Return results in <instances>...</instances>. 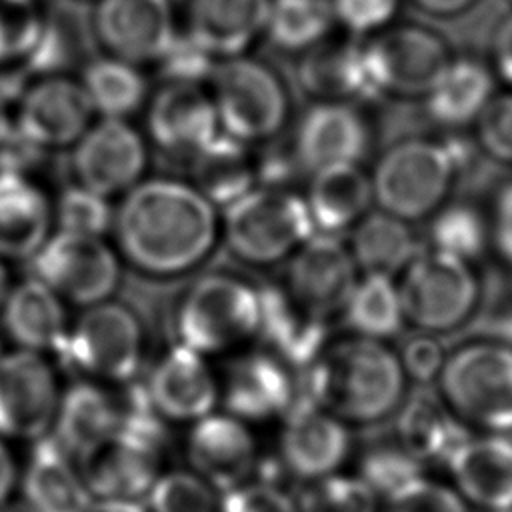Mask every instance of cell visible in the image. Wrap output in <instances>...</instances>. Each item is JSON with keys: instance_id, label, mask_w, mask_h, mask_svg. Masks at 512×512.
<instances>
[{"instance_id": "6da1fadb", "label": "cell", "mask_w": 512, "mask_h": 512, "mask_svg": "<svg viewBox=\"0 0 512 512\" xmlns=\"http://www.w3.org/2000/svg\"><path fill=\"white\" fill-rule=\"evenodd\" d=\"M112 228L130 264L168 276L206 258L218 236V216L192 184L154 178L126 190Z\"/></svg>"}, {"instance_id": "7a4b0ae2", "label": "cell", "mask_w": 512, "mask_h": 512, "mask_svg": "<svg viewBox=\"0 0 512 512\" xmlns=\"http://www.w3.org/2000/svg\"><path fill=\"white\" fill-rule=\"evenodd\" d=\"M302 376L300 396L358 428L390 420L410 384L398 352L388 342L356 334L328 342Z\"/></svg>"}, {"instance_id": "3957f363", "label": "cell", "mask_w": 512, "mask_h": 512, "mask_svg": "<svg viewBox=\"0 0 512 512\" xmlns=\"http://www.w3.org/2000/svg\"><path fill=\"white\" fill-rule=\"evenodd\" d=\"M144 388L124 402L120 428L78 456L80 474L96 500H138L164 472V428Z\"/></svg>"}, {"instance_id": "277c9868", "label": "cell", "mask_w": 512, "mask_h": 512, "mask_svg": "<svg viewBox=\"0 0 512 512\" xmlns=\"http://www.w3.org/2000/svg\"><path fill=\"white\" fill-rule=\"evenodd\" d=\"M436 392L468 428L512 432V348L498 338H474L446 354Z\"/></svg>"}, {"instance_id": "5b68a950", "label": "cell", "mask_w": 512, "mask_h": 512, "mask_svg": "<svg viewBox=\"0 0 512 512\" xmlns=\"http://www.w3.org/2000/svg\"><path fill=\"white\" fill-rule=\"evenodd\" d=\"M460 170L446 138L398 140L370 172L374 204L406 222L430 218L448 202Z\"/></svg>"}, {"instance_id": "8992f818", "label": "cell", "mask_w": 512, "mask_h": 512, "mask_svg": "<svg viewBox=\"0 0 512 512\" xmlns=\"http://www.w3.org/2000/svg\"><path fill=\"white\" fill-rule=\"evenodd\" d=\"M396 282L406 324L424 334L458 330L482 300V282L472 262L432 248L418 252Z\"/></svg>"}, {"instance_id": "52a82bcc", "label": "cell", "mask_w": 512, "mask_h": 512, "mask_svg": "<svg viewBox=\"0 0 512 512\" xmlns=\"http://www.w3.org/2000/svg\"><path fill=\"white\" fill-rule=\"evenodd\" d=\"M224 238L230 250L252 264L288 260L316 234L304 196L286 186H254L224 208Z\"/></svg>"}, {"instance_id": "ba28073f", "label": "cell", "mask_w": 512, "mask_h": 512, "mask_svg": "<svg viewBox=\"0 0 512 512\" xmlns=\"http://www.w3.org/2000/svg\"><path fill=\"white\" fill-rule=\"evenodd\" d=\"M210 82L220 132L250 144L270 140L284 128L290 112L288 88L264 62L242 54L222 58Z\"/></svg>"}, {"instance_id": "9c48e42d", "label": "cell", "mask_w": 512, "mask_h": 512, "mask_svg": "<svg viewBox=\"0 0 512 512\" xmlns=\"http://www.w3.org/2000/svg\"><path fill=\"white\" fill-rule=\"evenodd\" d=\"M260 300L250 284L212 274L196 282L178 310L180 344L204 354L232 348L258 330Z\"/></svg>"}, {"instance_id": "30bf717a", "label": "cell", "mask_w": 512, "mask_h": 512, "mask_svg": "<svg viewBox=\"0 0 512 512\" xmlns=\"http://www.w3.org/2000/svg\"><path fill=\"white\" fill-rule=\"evenodd\" d=\"M362 40L380 96L422 98L454 56L444 34L408 20Z\"/></svg>"}, {"instance_id": "8fae6325", "label": "cell", "mask_w": 512, "mask_h": 512, "mask_svg": "<svg viewBox=\"0 0 512 512\" xmlns=\"http://www.w3.org/2000/svg\"><path fill=\"white\" fill-rule=\"evenodd\" d=\"M58 354L94 380L126 382L142 360V330L128 308L104 300L86 306Z\"/></svg>"}, {"instance_id": "7c38bea8", "label": "cell", "mask_w": 512, "mask_h": 512, "mask_svg": "<svg viewBox=\"0 0 512 512\" xmlns=\"http://www.w3.org/2000/svg\"><path fill=\"white\" fill-rule=\"evenodd\" d=\"M32 262L34 278L62 300L80 306L104 302L120 276L118 258L100 236L58 230L48 236Z\"/></svg>"}, {"instance_id": "4fadbf2b", "label": "cell", "mask_w": 512, "mask_h": 512, "mask_svg": "<svg viewBox=\"0 0 512 512\" xmlns=\"http://www.w3.org/2000/svg\"><path fill=\"white\" fill-rule=\"evenodd\" d=\"M60 388L50 362L32 350L6 352L0 360V436L38 440L54 424Z\"/></svg>"}, {"instance_id": "5bb4252c", "label": "cell", "mask_w": 512, "mask_h": 512, "mask_svg": "<svg viewBox=\"0 0 512 512\" xmlns=\"http://www.w3.org/2000/svg\"><path fill=\"white\" fill-rule=\"evenodd\" d=\"M352 446L350 426L316 402L298 394L286 410L280 462L292 476L312 482L336 474L350 458Z\"/></svg>"}, {"instance_id": "9a60e30c", "label": "cell", "mask_w": 512, "mask_h": 512, "mask_svg": "<svg viewBox=\"0 0 512 512\" xmlns=\"http://www.w3.org/2000/svg\"><path fill=\"white\" fill-rule=\"evenodd\" d=\"M72 146L76 184L106 198L138 184L146 166L144 140L124 118H100Z\"/></svg>"}, {"instance_id": "2e32d148", "label": "cell", "mask_w": 512, "mask_h": 512, "mask_svg": "<svg viewBox=\"0 0 512 512\" xmlns=\"http://www.w3.org/2000/svg\"><path fill=\"white\" fill-rule=\"evenodd\" d=\"M370 140V124L356 104L316 100L298 120L292 158L308 174L336 164H360Z\"/></svg>"}, {"instance_id": "e0dca14e", "label": "cell", "mask_w": 512, "mask_h": 512, "mask_svg": "<svg viewBox=\"0 0 512 512\" xmlns=\"http://www.w3.org/2000/svg\"><path fill=\"white\" fill-rule=\"evenodd\" d=\"M96 42L130 64L158 60L176 36L172 0H96Z\"/></svg>"}, {"instance_id": "ac0fdd59", "label": "cell", "mask_w": 512, "mask_h": 512, "mask_svg": "<svg viewBox=\"0 0 512 512\" xmlns=\"http://www.w3.org/2000/svg\"><path fill=\"white\" fill-rule=\"evenodd\" d=\"M348 246L330 234H312L286 266L284 290L306 310L328 318L338 314L358 278Z\"/></svg>"}, {"instance_id": "d6986e66", "label": "cell", "mask_w": 512, "mask_h": 512, "mask_svg": "<svg viewBox=\"0 0 512 512\" xmlns=\"http://www.w3.org/2000/svg\"><path fill=\"white\" fill-rule=\"evenodd\" d=\"M186 458L190 470L218 492H226L250 480L258 462V444L248 422L228 412H210L192 422Z\"/></svg>"}, {"instance_id": "ffe728a7", "label": "cell", "mask_w": 512, "mask_h": 512, "mask_svg": "<svg viewBox=\"0 0 512 512\" xmlns=\"http://www.w3.org/2000/svg\"><path fill=\"white\" fill-rule=\"evenodd\" d=\"M92 114L80 82L68 76H42L22 92L14 126L50 150L74 144L92 124Z\"/></svg>"}, {"instance_id": "44dd1931", "label": "cell", "mask_w": 512, "mask_h": 512, "mask_svg": "<svg viewBox=\"0 0 512 512\" xmlns=\"http://www.w3.org/2000/svg\"><path fill=\"white\" fill-rule=\"evenodd\" d=\"M144 394L162 420L196 422L214 412L220 384L200 352L178 344L158 360Z\"/></svg>"}, {"instance_id": "7402d4cb", "label": "cell", "mask_w": 512, "mask_h": 512, "mask_svg": "<svg viewBox=\"0 0 512 512\" xmlns=\"http://www.w3.org/2000/svg\"><path fill=\"white\" fill-rule=\"evenodd\" d=\"M452 488L480 512L512 508V438L506 434H468L444 464Z\"/></svg>"}, {"instance_id": "603a6c76", "label": "cell", "mask_w": 512, "mask_h": 512, "mask_svg": "<svg viewBox=\"0 0 512 512\" xmlns=\"http://www.w3.org/2000/svg\"><path fill=\"white\" fill-rule=\"evenodd\" d=\"M292 372L266 350L236 358L220 386L226 412L244 422L284 416L298 396Z\"/></svg>"}, {"instance_id": "cb8c5ba5", "label": "cell", "mask_w": 512, "mask_h": 512, "mask_svg": "<svg viewBox=\"0 0 512 512\" xmlns=\"http://www.w3.org/2000/svg\"><path fill=\"white\" fill-rule=\"evenodd\" d=\"M260 318L256 336L266 352L290 370H306L328 346L326 318L300 306L286 290L268 286L258 290Z\"/></svg>"}, {"instance_id": "d4e9b609", "label": "cell", "mask_w": 512, "mask_h": 512, "mask_svg": "<svg viewBox=\"0 0 512 512\" xmlns=\"http://www.w3.org/2000/svg\"><path fill=\"white\" fill-rule=\"evenodd\" d=\"M302 88L316 100L368 102L380 98L362 38H326L302 54L298 64Z\"/></svg>"}, {"instance_id": "484cf974", "label": "cell", "mask_w": 512, "mask_h": 512, "mask_svg": "<svg viewBox=\"0 0 512 512\" xmlns=\"http://www.w3.org/2000/svg\"><path fill=\"white\" fill-rule=\"evenodd\" d=\"M146 124L162 150L188 156L220 132L210 94L184 82H168L154 94Z\"/></svg>"}, {"instance_id": "4316f807", "label": "cell", "mask_w": 512, "mask_h": 512, "mask_svg": "<svg viewBox=\"0 0 512 512\" xmlns=\"http://www.w3.org/2000/svg\"><path fill=\"white\" fill-rule=\"evenodd\" d=\"M394 434L400 444L426 468L444 466L470 434L468 426L444 404L436 390L416 386L396 410Z\"/></svg>"}, {"instance_id": "83f0119b", "label": "cell", "mask_w": 512, "mask_h": 512, "mask_svg": "<svg viewBox=\"0 0 512 512\" xmlns=\"http://www.w3.org/2000/svg\"><path fill=\"white\" fill-rule=\"evenodd\" d=\"M272 0H188L186 34L214 58L242 54L264 34Z\"/></svg>"}, {"instance_id": "f1b7e54d", "label": "cell", "mask_w": 512, "mask_h": 512, "mask_svg": "<svg viewBox=\"0 0 512 512\" xmlns=\"http://www.w3.org/2000/svg\"><path fill=\"white\" fill-rule=\"evenodd\" d=\"M496 94L490 64L476 56H452L422 96L426 114L442 128L458 130L474 124Z\"/></svg>"}, {"instance_id": "f546056e", "label": "cell", "mask_w": 512, "mask_h": 512, "mask_svg": "<svg viewBox=\"0 0 512 512\" xmlns=\"http://www.w3.org/2000/svg\"><path fill=\"white\" fill-rule=\"evenodd\" d=\"M310 176L304 200L316 232L338 236L372 210L370 172L360 164H336Z\"/></svg>"}, {"instance_id": "4dcf8cb0", "label": "cell", "mask_w": 512, "mask_h": 512, "mask_svg": "<svg viewBox=\"0 0 512 512\" xmlns=\"http://www.w3.org/2000/svg\"><path fill=\"white\" fill-rule=\"evenodd\" d=\"M22 488L24 502L34 512H86L94 500L80 468L58 440L50 436L36 440L24 470Z\"/></svg>"}, {"instance_id": "1f68e13d", "label": "cell", "mask_w": 512, "mask_h": 512, "mask_svg": "<svg viewBox=\"0 0 512 512\" xmlns=\"http://www.w3.org/2000/svg\"><path fill=\"white\" fill-rule=\"evenodd\" d=\"M124 420V402L96 382H76L60 394L54 438L70 456H82L108 436Z\"/></svg>"}, {"instance_id": "d6a6232c", "label": "cell", "mask_w": 512, "mask_h": 512, "mask_svg": "<svg viewBox=\"0 0 512 512\" xmlns=\"http://www.w3.org/2000/svg\"><path fill=\"white\" fill-rule=\"evenodd\" d=\"M6 334L22 350L60 352L68 326L62 298L38 278L10 286L2 306Z\"/></svg>"}, {"instance_id": "836d02e7", "label": "cell", "mask_w": 512, "mask_h": 512, "mask_svg": "<svg viewBox=\"0 0 512 512\" xmlns=\"http://www.w3.org/2000/svg\"><path fill=\"white\" fill-rule=\"evenodd\" d=\"M52 218L48 198L28 176L0 172V260L34 258Z\"/></svg>"}, {"instance_id": "e575fe53", "label": "cell", "mask_w": 512, "mask_h": 512, "mask_svg": "<svg viewBox=\"0 0 512 512\" xmlns=\"http://www.w3.org/2000/svg\"><path fill=\"white\" fill-rule=\"evenodd\" d=\"M96 44L90 16L72 4L50 6L42 12L40 34L24 60V68L40 76H64L96 58Z\"/></svg>"}, {"instance_id": "d590c367", "label": "cell", "mask_w": 512, "mask_h": 512, "mask_svg": "<svg viewBox=\"0 0 512 512\" xmlns=\"http://www.w3.org/2000/svg\"><path fill=\"white\" fill-rule=\"evenodd\" d=\"M398 216L380 208L366 212L348 232V252L360 274H400L420 252L418 238L410 226Z\"/></svg>"}, {"instance_id": "8d00e7d4", "label": "cell", "mask_w": 512, "mask_h": 512, "mask_svg": "<svg viewBox=\"0 0 512 512\" xmlns=\"http://www.w3.org/2000/svg\"><path fill=\"white\" fill-rule=\"evenodd\" d=\"M194 188L212 206H230L256 186V166L244 142L218 132L190 156Z\"/></svg>"}, {"instance_id": "74e56055", "label": "cell", "mask_w": 512, "mask_h": 512, "mask_svg": "<svg viewBox=\"0 0 512 512\" xmlns=\"http://www.w3.org/2000/svg\"><path fill=\"white\" fill-rule=\"evenodd\" d=\"M340 312L350 334L372 340L388 342L406 326L398 282L386 274H358Z\"/></svg>"}, {"instance_id": "f35d334b", "label": "cell", "mask_w": 512, "mask_h": 512, "mask_svg": "<svg viewBox=\"0 0 512 512\" xmlns=\"http://www.w3.org/2000/svg\"><path fill=\"white\" fill-rule=\"evenodd\" d=\"M80 84L102 118H126L140 108L146 96L144 76L134 64L114 56L92 58L82 68Z\"/></svg>"}, {"instance_id": "ab89813d", "label": "cell", "mask_w": 512, "mask_h": 512, "mask_svg": "<svg viewBox=\"0 0 512 512\" xmlns=\"http://www.w3.org/2000/svg\"><path fill=\"white\" fill-rule=\"evenodd\" d=\"M330 0H272L264 34L284 52L304 54L334 30Z\"/></svg>"}, {"instance_id": "60d3db41", "label": "cell", "mask_w": 512, "mask_h": 512, "mask_svg": "<svg viewBox=\"0 0 512 512\" xmlns=\"http://www.w3.org/2000/svg\"><path fill=\"white\" fill-rule=\"evenodd\" d=\"M356 448V476H360L380 500L408 482L424 476V466L390 434H370Z\"/></svg>"}, {"instance_id": "b9f144b4", "label": "cell", "mask_w": 512, "mask_h": 512, "mask_svg": "<svg viewBox=\"0 0 512 512\" xmlns=\"http://www.w3.org/2000/svg\"><path fill=\"white\" fill-rule=\"evenodd\" d=\"M428 220L432 250L474 264L490 248L488 218L468 202H446Z\"/></svg>"}, {"instance_id": "7bdbcfd3", "label": "cell", "mask_w": 512, "mask_h": 512, "mask_svg": "<svg viewBox=\"0 0 512 512\" xmlns=\"http://www.w3.org/2000/svg\"><path fill=\"white\" fill-rule=\"evenodd\" d=\"M298 512H378L380 496L356 474H330L306 482Z\"/></svg>"}, {"instance_id": "ee69618b", "label": "cell", "mask_w": 512, "mask_h": 512, "mask_svg": "<svg viewBox=\"0 0 512 512\" xmlns=\"http://www.w3.org/2000/svg\"><path fill=\"white\" fill-rule=\"evenodd\" d=\"M144 498L148 512H218L220 492L194 470H164Z\"/></svg>"}, {"instance_id": "f6af8a7d", "label": "cell", "mask_w": 512, "mask_h": 512, "mask_svg": "<svg viewBox=\"0 0 512 512\" xmlns=\"http://www.w3.org/2000/svg\"><path fill=\"white\" fill-rule=\"evenodd\" d=\"M52 216L56 218L58 230L62 232L102 238L104 232L112 226L114 210L106 202V196L74 184L62 190Z\"/></svg>"}, {"instance_id": "bcb514c9", "label": "cell", "mask_w": 512, "mask_h": 512, "mask_svg": "<svg viewBox=\"0 0 512 512\" xmlns=\"http://www.w3.org/2000/svg\"><path fill=\"white\" fill-rule=\"evenodd\" d=\"M42 26L36 2L0 0V64L24 58L34 48Z\"/></svg>"}, {"instance_id": "7dc6e473", "label": "cell", "mask_w": 512, "mask_h": 512, "mask_svg": "<svg viewBox=\"0 0 512 512\" xmlns=\"http://www.w3.org/2000/svg\"><path fill=\"white\" fill-rule=\"evenodd\" d=\"M378 512H470L452 486L420 476L380 500Z\"/></svg>"}, {"instance_id": "c3c4849f", "label": "cell", "mask_w": 512, "mask_h": 512, "mask_svg": "<svg viewBox=\"0 0 512 512\" xmlns=\"http://www.w3.org/2000/svg\"><path fill=\"white\" fill-rule=\"evenodd\" d=\"M476 126V146L498 164L512 166V90L494 94Z\"/></svg>"}, {"instance_id": "681fc988", "label": "cell", "mask_w": 512, "mask_h": 512, "mask_svg": "<svg viewBox=\"0 0 512 512\" xmlns=\"http://www.w3.org/2000/svg\"><path fill=\"white\" fill-rule=\"evenodd\" d=\"M402 0H330L336 26L348 36L368 38L396 22Z\"/></svg>"}, {"instance_id": "f907efd6", "label": "cell", "mask_w": 512, "mask_h": 512, "mask_svg": "<svg viewBox=\"0 0 512 512\" xmlns=\"http://www.w3.org/2000/svg\"><path fill=\"white\" fill-rule=\"evenodd\" d=\"M216 60L218 58L194 42L186 32H176L166 52L158 58L162 74L168 78V82L184 84H200L202 80H210Z\"/></svg>"}, {"instance_id": "816d5d0a", "label": "cell", "mask_w": 512, "mask_h": 512, "mask_svg": "<svg viewBox=\"0 0 512 512\" xmlns=\"http://www.w3.org/2000/svg\"><path fill=\"white\" fill-rule=\"evenodd\" d=\"M218 512H298V502L272 482L246 480L220 492Z\"/></svg>"}, {"instance_id": "f5cc1de1", "label": "cell", "mask_w": 512, "mask_h": 512, "mask_svg": "<svg viewBox=\"0 0 512 512\" xmlns=\"http://www.w3.org/2000/svg\"><path fill=\"white\" fill-rule=\"evenodd\" d=\"M396 352L408 382H414L416 386L436 384V378L448 354L440 344L438 336L424 334V332H416Z\"/></svg>"}, {"instance_id": "db71d44e", "label": "cell", "mask_w": 512, "mask_h": 512, "mask_svg": "<svg viewBox=\"0 0 512 512\" xmlns=\"http://www.w3.org/2000/svg\"><path fill=\"white\" fill-rule=\"evenodd\" d=\"M490 246L494 252L512 266V180L498 188L488 216Z\"/></svg>"}, {"instance_id": "11a10c76", "label": "cell", "mask_w": 512, "mask_h": 512, "mask_svg": "<svg viewBox=\"0 0 512 512\" xmlns=\"http://www.w3.org/2000/svg\"><path fill=\"white\" fill-rule=\"evenodd\" d=\"M490 68L494 76L512 90V12L494 28L490 42Z\"/></svg>"}, {"instance_id": "9f6ffc18", "label": "cell", "mask_w": 512, "mask_h": 512, "mask_svg": "<svg viewBox=\"0 0 512 512\" xmlns=\"http://www.w3.org/2000/svg\"><path fill=\"white\" fill-rule=\"evenodd\" d=\"M418 12L436 20H448L468 12L478 0H408Z\"/></svg>"}, {"instance_id": "6f0895ef", "label": "cell", "mask_w": 512, "mask_h": 512, "mask_svg": "<svg viewBox=\"0 0 512 512\" xmlns=\"http://www.w3.org/2000/svg\"><path fill=\"white\" fill-rule=\"evenodd\" d=\"M16 484H18V466L10 448L4 444L0 436V506L12 500V492Z\"/></svg>"}, {"instance_id": "680465c9", "label": "cell", "mask_w": 512, "mask_h": 512, "mask_svg": "<svg viewBox=\"0 0 512 512\" xmlns=\"http://www.w3.org/2000/svg\"><path fill=\"white\" fill-rule=\"evenodd\" d=\"M86 512H148L146 504L138 500H92L90 508Z\"/></svg>"}, {"instance_id": "91938a15", "label": "cell", "mask_w": 512, "mask_h": 512, "mask_svg": "<svg viewBox=\"0 0 512 512\" xmlns=\"http://www.w3.org/2000/svg\"><path fill=\"white\" fill-rule=\"evenodd\" d=\"M498 340L506 342L512 348V308H508L496 322V336Z\"/></svg>"}, {"instance_id": "94428289", "label": "cell", "mask_w": 512, "mask_h": 512, "mask_svg": "<svg viewBox=\"0 0 512 512\" xmlns=\"http://www.w3.org/2000/svg\"><path fill=\"white\" fill-rule=\"evenodd\" d=\"M12 120H10V116H8V104H6V100L0 96V140L8 134V130L12 128Z\"/></svg>"}, {"instance_id": "6125c7cd", "label": "cell", "mask_w": 512, "mask_h": 512, "mask_svg": "<svg viewBox=\"0 0 512 512\" xmlns=\"http://www.w3.org/2000/svg\"><path fill=\"white\" fill-rule=\"evenodd\" d=\"M0 512H34L24 500H8L0 506Z\"/></svg>"}, {"instance_id": "be15d7a7", "label": "cell", "mask_w": 512, "mask_h": 512, "mask_svg": "<svg viewBox=\"0 0 512 512\" xmlns=\"http://www.w3.org/2000/svg\"><path fill=\"white\" fill-rule=\"evenodd\" d=\"M8 290H10L8 272H6V268H4V264H2V260H0V306H2V302H4V298H6V294H8Z\"/></svg>"}, {"instance_id": "e7e4bbea", "label": "cell", "mask_w": 512, "mask_h": 512, "mask_svg": "<svg viewBox=\"0 0 512 512\" xmlns=\"http://www.w3.org/2000/svg\"><path fill=\"white\" fill-rule=\"evenodd\" d=\"M6 352H4V348H2V340H0V360H2V356H4Z\"/></svg>"}, {"instance_id": "03108f58", "label": "cell", "mask_w": 512, "mask_h": 512, "mask_svg": "<svg viewBox=\"0 0 512 512\" xmlns=\"http://www.w3.org/2000/svg\"><path fill=\"white\" fill-rule=\"evenodd\" d=\"M24 2H36V4H38V2H40V0H24Z\"/></svg>"}, {"instance_id": "003e7915", "label": "cell", "mask_w": 512, "mask_h": 512, "mask_svg": "<svg viewBox=\"0 0 512 512\" xmlns=\"http://www.w3.org/2000/svg\"><path fill=\"white\" fill-rule=\"evenodd\" d=\"M508 2H510V4H512V0H508Z\"/></svg>"}]
</instances>
